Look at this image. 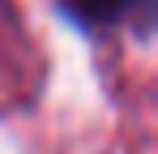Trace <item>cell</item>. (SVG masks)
<instances>
[{
  "mask_svg": "<svg viewBox=\"0 0 158 154\" xmlns=\"http://www.w3.org/2000/svg\"><path fill=\"white\" fill-rule=\"evenodd\" d=\"M64 4V13L81 26H107L115 22L124 9H128V0H60Z\"/></svg>",
  "mask_w": 158,
  "mask_h": 154,
  "instance_id": "obj_1",
  "label": "cell"
}]
</instances>
